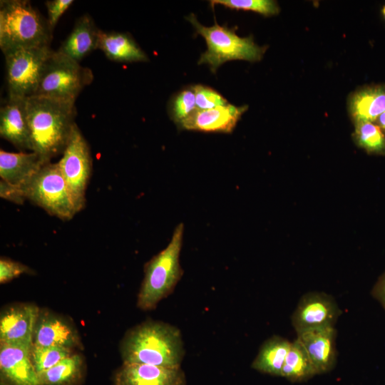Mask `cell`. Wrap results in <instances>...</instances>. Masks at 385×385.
<instances>
[{
    "label": "cell",
    "instance_id": "1",
    "mask_svg": "<svg viewBox=\"0 0 385 385\" xmlns=\"http://www.w3.org/2000/svg\"><path fill=\"white\" fill-rule=\"evenodd\" d=\"M32 151L46 161L63 154L75 123V102L42 96L26 98Z\"/></svg>",
    "mask_w": 385,
    "mask_h": 385
},
{
    "label": "cell",
    "instance_id": "2",
    "mask_svg": "<svg viewBox=\"0 0 385 385\" xmlns=\"http://www.w3.org/2000/svg\"><path fill=\"white\" fill-rule=\"evenodd\" d=\"M120 352L123 363L180 367L185 350L181 332L176 327L148 321L129 329L123 337Z\"/></svg>",
    "mask_w": 385,
    "mask_h": 385
},
{
    "label": "cell",
    "instance_id": "3",
    "mask_svg": "<svg viewBox=\"0 0 385 385\" xmlns=\"http://www.w3.org/2000/svg\"><path fill=\"white\" fill-rule=\"evenodd\" d=\"M52 31L47 20L27 0L0 1V48L9 51L50 46Z\"/></svg>",
    "mask_w": 385,
    "mask_h": 385
},
{
    "label": "cell",
    "instance_id": "4",
    "mask_svg": "<svg viewBox=\"0 0 385 385\" xmlns=\"http://www.w3.org/2000/svg\"><path fill=\"white\" fill-rule=\"evenodd\" d=\"M184 225L175 227L167 247L148 261L144 267V278L138 294L137 306L151 310L175 289L183 270L180 264Z\"/></svg>",
    "mask_w": 385,
    "mask_h": 385
},
{
    "label": "cell",
    "instance_id": "5",
    "mask_svg": "<svg viewBox=\"0 0 385 385\" xmlns=\"http://www.w3.org/2000/svg\"><path fill=\"white\" fill-rule=\"evenodd\" d=\"M186 19L206 41L207 50L202 53L198 64L209 65L213 73L220 66L229 61H260L267 50V46L257 45L252 36L240 37L235 34V29L220 26L216 21L213 26L207 27L198 22L194 14H190Z\"/></svg>",
    "mask_w": 385,
    "mask_h": 385
},
{
    "label": "cell",
    "instance_id": "6",
    "mask_svg": "<svg viewBox=\"0 0 385 385\" xmlns=\"http://www.w3.org/2000/svg\"><path fill=\"white\" fill-rule=\"evenodd\" d=\"M26 200L49 215L70 220L77 213L58 163L48 162L23 186Z\"/></svg>",
    "mask_w": 385,
    "mask_h": 385
},
{
    "label": "cell",
    "instance_id": "7",
    "mask_svg": "<svg viewBox=\"0 0 385 385\" xmlns=\"http://www.w3.org/2000/svg\"><path fill=\"white\" fill-rule=\"evenodd\" d=\"M92 71L57 51L47 59L34 96L75 102L93 80Z\"/></svg>",
    "mask_w": 385,
    "mask_h": 385
},
{
    "label": "cell",
    "instance_id": "8",
    "mask_svg": "<svg viewBox=\"0 0 385 385\" xmlns=\"http://www.w3.org/2000/svg\"><path fill=\"white\" fill-rule=\"evenodd\" d=\"M50 46L20 48L4 55L8 97L28 98L37 91Z\"/></svg>",
    "mask_w": 385,
    "mask_h": 385
},
{
    "label": "cell",
    "instance_id": "9",
    "mask_svg": "<svg viewBox=\"0 0 385 385\" xmlns=\"http://www.w3.org/2000/svg\"><path fill=\"white\" fill-rule=\"evenodd\" d=\"M58 165L78 212L86 205V191L92 171V157L89 145L76 123Z\"/></svg>",
    "mask_w": 385,
    "mask_h": 385
},
{
    "label": "cell",
    "instance_id": "10",
    "mask_svg": "<svg viewBox=\"0 0 385 385\" xmlns=\"http://www.w3.org/2000/svg\"><path fill=\"white\" fill-rule=\"evenodd\" d=\"M341 313V309L331 295L312 292L300 299L292 315V324L297 333L334 327Z\"/></svg>",
    "mask_w": 385,
    "mask_h": 385
},
{
    "label": "cell",
    "instance_id": "11",
    "mask_svg": "<svg viewBox=\"0 0 385 385\" xmlns=\"http://www.w3.org/2000/svg\"><path fill=\"white\" fill-rule=\"evenodd\" d=\"M39 310L30 303L5 307L0 315V343L31 346Z\"/></svg>",
    "mask_w": 385,
    "mask_h": 385
},
{
    "label": "cell",
    "instance_id": "12",
    "mask_svg": "<svg viewBox=\"0 0 385 385\" xmlns=\"http://www.w3.org/2000/svg\"><path fill=\"white\" fill-rule=\"evenodd\" d=\"M33 344L73 349L81 346L75 326L66 318L46 309H40L36 322Z\"/></svg>",
    "mask_w": 385,
    "mask_h": 385
},
{
    "label": "cell",
    "instance_id": "13",
    "mask_svg": "<svg viewBox=\"0 0 385 385\" xmlns=\"http://www.w3.org/2000/svg\"><path fill=\"white\" fill-rule=\"evenodd\" d=\"M114 385H186V377L181 367L123 363L115 374Z\"/></svg>",
    "mask_w": 385,
    "mask_h": 385
},
{
    "label": "cell",
    "instance_id": "14",
    "mask_svg": "<svg viewBox=\"0 0 385 385\" xmlns=\"http://www.w3.org/2000/svg\"><path fill=\"white\" fill-rule=\"evenodd\" d=\"M247 108V106L237 107L232 104L207 110L196 108L178 126L189 130L230 133Z\"/></svg>",
    "mask_w": 385,
    "mask_h": 385
},
{
    "label": "cell",
    "instance_id": "15",
    "mask_svg": "<svg viewBox=\"0 0 385 385\" xmlns=\"http://www.w3.org/2000/svg\"><path fill=\"white\" fill-rule=\"evenodd\" d=\"M31 346L0 343L1 375L11 385H40L31 359Z\"/></svg>",
    "mask_w": 385,
    "mask_h": 385
},
{
    "label": "cell",
    "instance_id": "16",
    "mask_svg": "<svg viewBox=\"0 0 385 385\" xmlns=\"http://www.w3.org/2000/svg\"><path fill=\"white\" fill-rule=\"evenodd\" d=\"M26 98L8 97L0 109V135L21 150L32 151Z\"/></svg>",
    "mask_w": 385,
    "mask_h": 385
},
{
    "label": "cell",
    "instance_id": "17",
    "mask_svg": "<svg viewBox=\"0 0 385 385\" xmlns=\"http://www.w3.org/2000/svg\"><path fill=\"white\" fill-rule=\"evenodd\" d=\"M297 339L305 349L317 374L331 371L336 363V336L334 327L304 331Z\"/></svg>",
    "mask_w": 385,
    "mask_h": 385
},
{
    "label": "cell",
    "instance_id": "18",
    "mask_svg": "<svg viewBox=\"0 0 385 385\" xmlns=\"http://www.w3.org/2000/svg\"><path fill=\"white\" fill-rule=\"evenodd\" d=\"M101 31L89 14L82 15L57 51L79 63L98 49Z\"/></svg>",
    "mask_w": 385,
    "mask_h": 385
},
{
    "label": "cell",
    "instance_id": "19",
    "mask_svg": "<svg viewBox=\"0 0 385 385\" xmlns=\"http://www.w3.org/2000/svg\"><path fill=\"white\" fill-rule=\"evenodd\" d=\"M38 154L0 150L1 180L17 187L25 185L46 163Z\"/></svg>",
    "mask_w": 385,
    "mask_h": 385
},
{
    "label": "cell",
    "instance_id": "20",
    "mask_svg": "<svg viewBox=\"0 0 385 385\" xmlns=\"http://www.w3.org/2000/svg\"><path fill=\"white\" fill-rule=\"evenodd\" d=\"M98 49L111 61L115 62H145L148 61L129 33L103 31L100 34Z\"/></svg>",
    "mask_w": 385,
    "mask_h": 385
},
{
    "label": "cell",
    "instance_id": "21",
    "mask_svg": "<svg viewBox=\"0 0 385 385\" xmlns=\"http://www.w3.org/2000/svg\"><path fill=\"white\" fill-rule=\"evenodd\" d=\"M349 108L354 123L376 122L385 112V85L369 86L358 90L350 98Z\"/></svg>",
    "mask_w": 385,
    "mask_h": 385
},
{
    "label": "cell",
    "instance_id": "22",
    "mask_svg": "<svg viewBox=\"0 0 385 385\" xmlns=\"http://www.w3.org/2000/svg\"><path fill=\"white\" fill-rule=\"evenodd\" d=\"M290 345L291 342L279 336L269 338L262 344L251 367L264 374L281 376Z\"/></svg>",
    "mask_w": 385,
    "mask_h": 385
},
{
    "label": "cell",
    "instance_id": "23",
    "mask_svg": "<svg viewBox=\"0 0 385 385\" xmlns=\"http://www.w3.org/2000/svg\"><path fill=\"white\" fill-rule=\"evenodd\" d=\"M83 359L72 354L51 368L38 374L40 385H75L83 376Z\"/></svg>",
    "mask_w": 385,
    "mask_h": 385
},
{
    "label": "cell",
    "instance_id": "24",
    "mask_svg": "<svg viewBox=\"0 0 385 385\" xmlns=\"http://www.w3.org/2000/svg\"><path fill=\"white\" fill-rule=\"evenodd\" d=\"M318 374L305 349L296 339L291 342L281 376L292 382H302Z\"/></svg>",
    "mask_w": 385,
    "mask_h": 385
},
{
    "label": "cell",
    "instance_id": "25",
    "mask_svg": "<svg viewBox=\"0 0 385 385\" xmlns=\"http://www.w3.org/2000/svg\"><path fill=\"white\" fill-rule=\"evenodd\" d=\"M354 138L358 146L366 152L385 154V133L377 124L368 121L355 123Z\"/></svg>",
    "mask_w": 385,
    "mask_h": 385
},
{
    "label": "cell",
    "instance_id": "26",
    "mask_svg": "<svg viewBox=\"0 0 385 385\" xmlns=\"http://www.w3.org/2000/svg\"><path fill=\"white\" fill-rule=\"evenodd\" d=\"M73 354V349L60 346H41L32 344L30 354L37 374L48 369Z\"/></svg>",
    "mask_w": 385,
    "mask_h": 385
},
{
    "label": "cell",
    "instance_id": "27",
    "mask_svg": "<svg viewBox=\"0 0 385 385\" xmlns=\"http://www.w3.org/2000/svg\"><path fill=\"white\" fill-rule=\"evenodd\" d=\"M210 5L216 4L236 10L252 11L264 16L277 14L279 7L275 1L272 0H211Z\"/></svg>",
    "mask_w": 385,
    "mask_h": 385
},
{
    "label": "cell",
    "instance_id": "28",
    "mask_svg": "<svg viewBox=\"0 0 385 385\" xmlns=\"http://www.w3.org/2000/svg\"><path fill=\"white\" fill-rule=\"evenodd\" d=\"M196 108L195 96L192 87L178 92L172 98L168 106L170 118L178 125Z\"/></svg>",
    "mask_w": 385,
    "mask_h": 385
},
{
    "label": "cell",
    "instance_id": "29",
    "mask_svg": "<svg viewBox=\"0 0 385 385\" xmlns=\"http://www.w3.org/2000/svg\"><path fill=\"white\" fill-rule=\"evenodd\" d=\"M192 88L197 109L207 110L228 104L227 99L212 88L200 84L195 85Z\"/></svg>",
    "mask_w": 385,
    "mask_h": 385
},
{
    "label": "cell",
    "instance_id": "30",
    "mask_svg": "<svg viewBox=\"0 0 385 385\" xmlns=\"http://www.w3.org/2000/svg\"><path fill=\"white\" fill-rule=\"evenodd\" d=\"M31 273L32 270L21 262L4 257L0 260L1 284L9 282L22 274Z\"/></svg>",
    "mask_w": 385,
    "mask_h": 385
},
{
    "label": "cell",
    "instance_id": "31",
    "mask_svg": "<svg viewBox=\"0 0 385 385\" xmlns=\"http://www.w3.org/2000/svg\"><path fill=\"white\" fill-rule=\"evenodd\" d=\"M73 3V0H49L45 2L48 14L47 22L52 31L61 16Z\"/></svg>",
    "mask_w": 385,
    "mask_h": 385
},
{
    "label": "cell",
    "instance_id": "32",
    "mask_svg": "<svg viewBox=\"0 0 385 385\" xmlns=\"http://www.w3.org/2000/svg\"><path fill=\"white\" fill-rule=\"evenodd\" d=\"M0 196L16 204H22L25 198L19 187L11 185L5 181H0Z\"/></svg>",
    "mask_w": 385,
    "mask_h": 385
},
{
    "label": "cell",
    "instance_id": "33",
    "mask_svg": "<svg viewBox=\"0 0 385 385\" xmlns=\"http://www.w3.org/2000/svg\"><path fill=\"white\" fill-rule=\"evenodd\" d=\"M372 296L385 309V272L379 278L371 291Z\"/></svg>",
    "mask_w": 385,
    "mask_h": 385
},
{
    "label": "cell",
    "instance_id": "34",
    "mask_svg": "<svg viewBox=\"0 0 385 385\" xmlns=\"http://www.w3.org/2000/svg\"><path fill=\"white\" fill-rule=\"evenodd\" d=\"M376 124H377L382 130H385V112L379 116L376 120Z\"/></svg>",
    "mask_w": 385,
    "mask_h": 385
},
{
    "label": "cell",
    "instance_id": "35",
    "mask_svg": "<svg viewBox=\"0 0 385 385\" xmlns=\"http://www.w3.org/2000/svg\"><path fill=\"white\" fill-rule=\"evenodd\" d=\"M381 13H382L384 17L385 18V5L382 8Z\"/></svg>",
    "mask_w": 385,
    "mask_h": 385
}]
</instances>
